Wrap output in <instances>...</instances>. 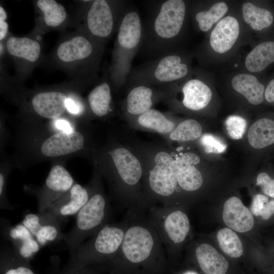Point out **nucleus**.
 I'll use <instances>...</instances> for the list:
<instances>
[{
  "label": "nucleus",
  "instance_id": "6e6552de",
  "mask_svg": "<svg viewBox=\"0 0 274 274\" xmlns=\"http://www.w3.org/2000/svg\"><path fill=\"white\" fill-rule=\"evenodd\" d=\"M117 3L106 0L89 1L86 9L84 32L99 45L108 40L115 29L121 13V6Z\"/></svg>",
  "mask_w": 274,
  "mask_h": 274
},
{
  "label": "nucleus",
  "instance_id": "a878e982",
  "mask_svg": "<svg viewBox=\"0 0 274 274\" xmlns=\"http://www.w3.org/2000/svg\"><path fill=\"white\" fill-rule=\"evenodd\" d=\"M87 104L92 114L104 118L112 112V90L109 83L102 82L96 85L88 93Z\"/></svg>",
  "mask_w": 274,
  "mask_h": 274
},
{
  "label": "nucleus",
  "instance_id": "dca6fc26",
  "mask_svg": "<svg viewBox=\"0 0 274 274\" xmlns=\"http://www.w3.org/2000/svg\"><path fill=\"white\" fill-rule=\"evenodd\" d=\"M90 189L75 183L70 190L52 203L45 211L59 221L68 216L77 215L88 201Z\"/></svg>",
  "mask_w": 274,
  "mask_h": 274
},
{
  "label": "nucleus",
  "instance_id": "cd10ccee",
  "mask_svg": "<svg viewBox=\"0 0 274 274\" xmlns=\"http://www.w3.org/2000/svg\"><path fill=\"white\" fill-rule=\"evenodd\" d=\"M36 6L44 25L50 29L62 26L67 18V12L63 5L54 0H38Z\"/></svg>",
  "mask_w": 274,
  "mask_h": 274
},
{
  "label": "nucleus",
  "instance_id": "20e7f679",
  "mask_svg": "<svg viewBox=\"0 0 274 274\" xmlns=\"http://www.w3.org/2000/svg\"><path fill=\"white\" fill-rule=\"evenodd\" d=\"M100 177L96 172L90 188V195L88 201L77 214L73 228L63 235L71 254L86 239L94 235L109 223L111 207L102 187Z\"/></svg>",
  "mask_w": 274,
  "mask_h": 274
},
{
  "label": "nucleus",
  "instance_id": "de8ad7c7",
  "mask_svg": "<svg viewBox=\"0 0 274 274\" xmlns=\"http://www.w3.org/2000/svg\"><path fill=\"white\" fill-rule=\"evenodd\" d=\"M182 274H198L196 272L192 270H188L184 272Z\"/></svg>",
  "mask_w": 274,
  "mask_h": 274
},
{
  "label": "nucleus",
  "instance_id": "79ce46f5",
  "mask_svg": "<svg viewBox=\"0 0 274 274\" xmlns=\"http://www.w3.org/2000/svg\"><path fill=\"white\" fill-rule=\"evenodd\" d=\"M93 266H90L76 270H64L57 274H99V268L96 269Z\"/></svg>",
  "mask_w": 274,
  "mask_h": 274
},
{
  "label": "nucleus",
  "instance_id": "6ab92c4d",
  "mask_svg": "<svg viewBox=\"0 0 274 274\" xmlns=\"http://www.w3.org/2000/svg\"><path fill=\"white\" fill-rule=\"evenodd\" d=\"M127 122L133 129L155 132L163 137L170 133L178 124L168 114L154 108Z\"/></svg>",
  "mask_w": 274,
  "mask_h": 274
},
{
  "label": "nucleus",
  "instance_id": "58836bf2",
  "mask_svg": "<svg viewBox=\"0 0 274 274\" xmlns=\"http://www.w3.org/2000/svg\"><path fill=\"white\" fill-rule=\"evenodd\" d=\"M268 200V197L264 195H256L253 199L251 207L252 213L256 216H260L264 205Z\"/></svg>",
  "mask_w": 274,
  "mask_h": 274
},
{
  "label": "nucleus",
  "instance_id": "49530a36",
  "mask_svg": "<svg viewBox=\"0 0 274 274\" xmlns=\"http://www.w3.org/2000/svg\"><path fill=\"white\" fill-rule=\"evenodd\" d=\"M6 178L4 175L3 172L0 173V195L1 199H3L5 185H6Z\"/></svg>",
  "mask_w": 274,
  "mask_h": 274
},
{
  "label": "nucleus",
  "instance_id": "aec40b11",
  "mask_svg": "<svg viewBox=\"0 0 274 274\" xmlns=\"http://www.w3.org/2000/svg\"><path fill=\"white\" fill-rule=\"evenodd\" d=\"M225 224L239 232L250 230L254 225V219L251 211L237 197H231L224 204L222 213Z\"/></svg>",
  "mask_w": 274,
  "mask_h": 274
},
{
  "label": "nucleus",
  "instance_id": "c85d7f7f",
  "mask_svg": "<svg viewBox=\"0 0 274 274\" xmlns=\"http://www.w3.org/2000/svg\"><path fill=\"white\" fill-rule=\"evenodd\" d=\"M248 141L256 149H262L273 144L274 121L267 118L255 121L249 130Z\"/></svg>",
  "mask_w": 274,
  "mask_h": 274
},
{
  "label": "nucleus",
  "instance_id": "a211bd4d",
  "mask_svg": "<svg viewBox=\"0 0 274 274\" xmlns=\"http://www.w3.org/2000/svg\"><path fill=\"white\" fill-rule=\"evenodd\" d=\"M59 221L46 212L39 214H28L22 220L24 225L41 246L59 237Z\"/></svg>",
  "mask_w": 274,
  "mask_h": 274
},
{
  "label": "nucleus",
  "instance_id": "393cba45",
  "mask_svg": "<svg viewBox=\"0 0 274 274\" xmlns=\"http://www.w3.org/2000/svg\"><path fill=\"white\" fill-rule=\"evenodd\" d=\"M198 264L206 274H225L228 268L226 259L213 246L202 243L194 251Z\"/></svg>",
  "mask_w": 274,
  "mask_h": 274
},
{
  "label": "nucleus",
  "instance_id": "0eeeda50",
  "mask_svg": "<svg viewBox=\"0 0 274 274\" xmlns=\"http://www.w3.org/2000/svg\"><path fill=\"white\" fill-rule=\"evenodd\" d=\"M146 213L158 233L167 260H170L176 249L185 241L189 233L188 217L182 210L176 209L175 205L152 206Z\"/></svg>",
  "mask_w": 274,
  "mask_h": 274
},
{
  "label": "nucleus",
  "instance_id": "2f4dec72",
  "mask_svg": "<svg viewBox=\"0 0 274 274\" xmlns=\"http://www.w3.org/2000/svg\"><path fill=\"white\" fill-rule=\"evenodd\" d=\"M242 11L244 21L254 30H261L270 26L273 22V16L269 11L259 8L251 3H244Z\"/></svg>",
  "mask_w": 274,
  "mask_h": 274
},
{
  "label": "nucleus",
  "instance_id": "c03bdc74",
  "mask_svg": "<svg viewBox=\"0 0 274 274\" xmlns=\"http://www.w3.org/2000/svg\"><path fill=\"white\" fill-rule=\"evenodd\" d=\"M274 214V200L267 202L261 213L260 216L264 220L268 219Z\"/></svg>",
  "mask_w": 274,
  "mask_h": 274
},
{
  "label": "nucleus",
  "instance_id": "f3484780",
  "mask_svg": "<svg viewBox=\"0 0 274 274\" xmlns=\"http://www.w3.org/2000/svg\"><path fill=\"white\" fill-rule=\"evenodd\" d=\"M68 95L59 90L38 92L31 97L30 106L38 116L48 119H59L66 110Z\"/></svg>",
  "mask_w": 274,
  "mask_h": 274
},
{
  "label": "nucleus",
  "instance_id": "b1692460",
  "mask_svg": "<svg viewBox=\"0 0 274 274\" xmlns=\"http://www.w3.org/2000/svg\"><path fill=\"white\" fill-rule=\"evenodd\" d=\"M9 237L14 245L15 253L23 260L29 262L40 249V244L29 230L22 224L10 228Z\"/></svg>",
  "mask_w": 274,
  "mask_h": 274
},
{
  "label": "nucleus",
  "instance_id": "4be33fe9",
  "mask_svg": "<svg viewBox=\"0 0 274 274\" xmlns=\"http://www.w3.org/2000/svg\"><path fill=\"white\" fill-rule=\"evenodd\" d=\"M6 47L14 58L28 64L37 62L42 51L40 43L27 37H9L6 41Z\"/></svg>",
  "mask_w": 274,
  "mask_h": 274
},
{
  "label": "nucleus",
  "instance_id": "5701e85b",
  "mask_svg": "<svg viewBox=\"0 0 274 274\" xmlns=\"http://www.w3.org/2000/svg\"><path fill=\"white\" fill-rule=\"evenodd\" d=\"M182 105L186 109L197 111L206 107L212 98V91L202 81L191 79L182 88Z\"/></svg>",
  "mask_w": 274,
  "mask_h": 274
},
{
  "label": "nucleus",
  "instance_id": "f8f14e48",
  "mask_svg": "<svg viewBox=\"0 0 274 274\" xmlns=\"http://www.w3.org/2000/svg\"><path fill=\"white\" fill-rule=\"evenodd\" d=\"M166 97L165 89L135 84L129 89L122 105L124 119L127 121L147 112L157 102L165 100Z\"/></svg>",
  "mask_w": 274,
  "mask_h": 274
},
{
  "label": "nucleus",
  "instance_id": "f03ea898",
  "mask_svg": "<svg viewBox=\"0 0 274 274\" xmlns=\"http://www.w3.org/2000/svg\"><path fill=\"white\" fill-rule=\"evenodd\" d=\"M126 217L128 224L122 244L100 269L109 274H166L167 256L146 212Z\"/></svg>",
  "mask_w": 274,
  "mask_h": 274
},
{
  "label": "nucleus",
  "instance_id": "a19ab883",
  "mask_svg": "<svg viewBox=\"0 0 274 274\" xmlns=\"http://www.w3.org/2000/svg\"><path fill=\"white\" fill-rule=\"evenodd\" d=\"M7 13L2 6H0V40L3 41L8 32L9 25L6 21Z\"/></svg>",
  "mask_w": 274,
  "mask_h": 274
},
{
  "label": "nucleus",
  "instance_id": "f704fd0d",
  "mask_svg": "<svg viewBox=\"0 0 274 274\" xmlns=\"http://www.w3.org/2000/svg\"><path fill=\"white\" fill-rule=\"evenodd\" d=\"M7 255L1 259V274H36L29 262L22 259L15 252Z\"/></svg>",
  "mask_w": 274,
  "mask_h": 274
},
{
  "label": "nucleus",
  "instance_id": "37998d69",
  "mask_svg": "<svg viewBox=\"0 0 274 274\" xmlns=\"http://www.w3.org/2000/svg\"><path fill=\"white\" fill-rule=\"evenodd\" d=\"M54 126L59 131L71 132L75 130L70 122L63 119L55 120Z\"/></svg>",
  "mask_w": 274,
  "mask_h": 274
},
{
  "label": "nucleus",
  "instance_id": "1a4fd4ad",
  "mask_svg": "<svg viewBox=\"0 0 274 274\" xmlns=\"http://www.w3.org/2000/svg\"><path fill=\"white\" fill-rule=\"evenodd\" d=\"M100 47L85 32L75 33L58 44L54 53L55 59L63 66H85L96 60L99 55Z\"/></svg>",
  "mask_w": 274,
  "mask_h": 274
},
{
  "label": "nucleus",
  "instance_id": "a18cd8bd",
  "mask_svg": "<svg viewBox=\"0 0 274 274\" xmlns=\"http://www.w3.org/2000/svg\"><path fill=\"white\" fill-rule=\"evenodd\" d=\"M265 100L269 102L274 101V79L271 80L268 84L264 92Z\"/></svg>",
  "mask_w": 274,
  "mask_h": 274
},
{
  "label": "nucleus",
  "instance_id": "f257e3e1",
  "mask_svg": "<svg viewBox=\"0 0 274 274\" xmlns=\"http://www.w3.org/2000/svg\"><path fill=\"white\" fill-rule=\"evenodd\" d=\"M96 172L104 177L115 199L127 214L146 212L143 192L144 169L136 150L128 142L111 140L94 153Z\"/></svg>",
  "mask_w": 274,
  "mask_h": 274
},
{
  "label": "nucleus",
  "instance_id": "7c9ffc66",
  "mask_svg": "<svg viewBox=\"0 0 274 274\" xmlns=\"http://www.w3.org/2000/svg\"><path fill=\"white\" fill-rule=\"evenodd\" d=\"M202 131V127L197 120L188 119L179 123L170 133L163 138L168 142H190L200 138Z\"/></svg>",
  "mask_w": 274,
  "mask_h": 274
},
{
  "label": "nucleus",
  "instance_id": "423d86ee",
  "mask_svg": "<svg viewBox=\"0 0 274 274\" xmlns=\"http://www.w3.org/2000/svg\"><path fill=\"white\" fill-rule=\"evenodd\" d=\"M142 36L139 14L134 10L127 11L121 17L113 52L112 72L116 85L120 86L125 82Z\"/></svg>",
  "mask_w": 274,
  "mask_h": 274
},
{
  "label": "nucleus",
  "instance_id": "72a5a7b5",
  "mask_svg": "<svg viewBox=\"0 0 274 274\" xmlns=\"http://www.w3.org/2000/svg\"><path fill=\"white\" fill-rule=\"evenodd\" d=\"M228 11V7L224 2H218L207 11H201L195 15L200 29L208 31L213 25L217 22Z\"/></svg>",
  "mask_w": 274,
  "mask_h": 274
},
{
  "label": "nucleus",
  "instance_id": "39448f33",
  "mask_svg": "<svg viewBox=\"0 0 274 274\" xmlns=\"http://www.w3.org/2000/svg\"><path fill=\"white\" fill-rule=\"evenodd\" d=\"M128 224L126 217L120 222L106 224L71 254L64 270H76L90 266L100 268L103 267L118 251Z\"/></svg>",
  "mask_w": 274,
  "mask_h": 274
},
{
  "label": "nucleus",
  "instance_id": "2eb2a0df",
  "mask_svg": "<svg viewBox=\"0 0 274 274\" xmlns=\"http://www.w3.org/2000/svg\"><path fill=\"white\" fill-rule=\"evenodd\" d=\"M200 161V157L194 153L176 154L178 195L182 191L194 192L201 188L203 180L201 172L196 166Z\"/></svg>",
  "mask_w": 274,
  "mask_h": 274
},
{
  "label": "nucleus",
  "instance_id": "ea45409f",
  "mask_svg": "<svg viewBox=\"0 0 274 274\" xmlns=\"http://www.w3.org/2000/svg\"><path fill=\"white\" fill-rule=\"evenodd\" d=\"M66 111L73 115H79L84 111L83 104L74 97L68 96L66 102Z\"/></svg>",
  "mask_w": 274,
  "mask_h": 274
},
{
  "label": "nucleus",
  "instance_id": "c9c22d12",
  "mask_svg": "<svg viewBox=\"0 0 274 274\" xmlns=\"http://www.w3.org/2000/svg\"><path fill=\"white\" fill-rule=\"evenodd\" d=\"M225 126L229 136L233 139L239 140L243 137L247 127V122L241 116L232 115L226 119Z\"/></svg>",
  "mask_w": 274,
  "mask_h": 274
},
{
  "label": "nucleus",
  "instance_id": "4c0bfd02",
  "mask_svg": "<svg viewBox=\"0 0 274 274\" xmlns=\"http://www.w3.org/2000/svg\"><path fill=\"white\" fill-rule=\"evenodd\" d=\"M256 185L261 187L264 194L274 198V179L267 173H261L258 175Z\"/></svg>",
  "mask_w": 274,
  "mask_h": 274
},
{
  "label": "nucleus",
  "instance_id": "4468645a",
  "mask_svg": "<svg viewBox=\"0 0 274 274\" xmlns=\"http://www.w3.org/2000/svg\"><path fill=\"white\" fill-rule=\"evenodd\" d=\"M86 143L85 136L80 132L59 131L43 141L40 151L46 157H62L81 151L84 149Z\"/></svg>",
  "mask_w": 274,
  "mask_h": 274
},
{
  "label": "nucleus",
  "instance_id": "c756f323",
  "mask_svg": "<svg viewBox=\"0 0 274 274\" xmlns=\"http://www.w3.org/2000/svg\"><path fill=\"white\" fill-rule=\"evenodd\" d=\"M273 62L274 42H266L257 45L247 55L245 65L249 71L259 72Z\"/></svg>",
  "mask_w": 274,
  "mask_h": 274
},
{
  "label": "nucleus",
  "instance_id": "412c9836",
  "mask_svg": "<svg viewBox=\"0 0 274 274\" xmlns=\"http://www.w3.org/2000/svg\"><path fill=\"white\" fill-rule=\"evenodd\" d=\"M239 33L237 20L233 17L227 16L216 25L210 36V45L213 49L219 53L229 50Z\"/></svg>",
  "mask_w": 274,
  "mask_h": 274
},
{
  "label": "nucleus",
  "instance_id": "473e14b6",
  "mask_svg": "<svg viewBox=\"0 0 274 274\" xmlns=\"http://www.w3.org/2000/svg\"><path fill=\"white\" fill-rule=\"evenodd\" d=\"M217 239L221 250L232 258H238L243 253L242 243L237 234L229 228L219 230Z\"/></svg>",
  "mask_w": 274,
  "mask_h": 274
},
{
  "label": "nucleus",
  "instance_id": "bb28decb",
  "mask_svg": "<svg viewBox=\"0 0 274 274\" xmlns=\"http://www.w3.org/2000/svg\"><path fill=\"white\" fill-rule=\"evenodd\" d=\"M231 85L235 91L243 95L251 104L257 105L263 101L264 86L255 76L238 74L233 78Z\"/></svg>",
  "mask_w": 274,
  "mask_h": 274
},
{
  "label": "nucleus",
  "instance_id": "7ed1b4c3",
  "mask_svg": "<svg viewBox=\"0 0 274 274\" xmlns=\"http://www.w3.org/2000/svg\"><path fill=\"white\" fill-rule=\"evenodd\" d=\"M127 141L143 164V192L148 209L154 205H175L178 195L175 152L166 143Z\"/></svg>",
  "mask_w": 274,
  "mask_h": 274
},
{
  "label": "nucleus",
  "instance_id": "e433bc0d",
  "mask_svg": "<svg viewBox=\"0 0 274 274\" xmlns=\"http://www.w3.org/2000/svg\"><path fill=\"white\" fill-rule=\"evenodd\" d=\"M199 142L204 151L208 153H222L227 148L221 140L211 134H203L200 136Z\"/></svg>",
  "mask_w": 274,
  "mask_h": 274
},
{
  "label": "nucleus",
  "instance_id": "ddd939ff",
  "mask_svg": "<svg viewBox=\"0 0 274 274\" xmlns=\"http://www.w3.org/2000/svg\"><path fill=\"white\" fill-rule=\"evenodd\" d=\"M74 184L72 176L63 166L60 164L53 166L44 186L38 194L39 212L45 211L67 192Z\"/></svg>",
  "mask_w": 274,
  "mask_h": 274
},
{
  "label": "nucleus",
  "instance_id": "9d476101",
  "mask_svg": "<svg viewBox=\"0 0 274 274\" xmlns=\"http://www.w3.org/2000/svg\"><path fill=\"white\" fill-rule=\"evenodd\" d=\"M186 14V5L182 0L164 1L153 19L150 33L153 41L159 45L166 42L180 33Z\"/></svg>",
  "mask_w": 274,
  "mask_h": 274
},
{
  "label": "nucleus",
  "instance_id": "9b49d317",
  "mask_svg": "<svg viewBox=\"0 0 274 274\" xmlns=\"http://www.w3.org/2000/svg\"><path fill=\"white\" fill-rule=\"evenodd\" d=\"M188 72L187 65L176 54L164 55L142 71L136 84L159 86L166 89V85L185 77Z\"/></svg>",
  "mask_w": 274,
  "mask_h": 274
}]
</instances>
